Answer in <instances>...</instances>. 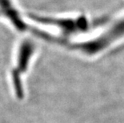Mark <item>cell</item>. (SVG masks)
Wrapping results in <instances>:
<instances>
[{
  "label": "cell",
  "instance_id": "obj_3",
  "mask_svg": "<svg viewBox=\"0 0 124 123\" xmlns=\"http://www.w3.org/2000/svg\"><path fill=\"white\" fill-rule=\"evenodd\" d=\"M0 7L7 15V17L11 21L12 24L17 29L19 30H25L27 29V25L21 19L18 11H16V10L13 7L10 0H0Z\"/></svg>",
  "mask_w": 124,
  "mask_h": 123
},
{
  "label": "cell",
  "instance_id": "obj_2",
  "mask_svg": "<svg viewBox=\"0 0 124 123\" xmlns=\"http://www.w3.org/2000/svg\"><path fill=\"white\" fill-rule=\"evenodd\" d=\"M31 16L38 22L57 26L63 32L67 34L82 32V31L88 30L90 26H91L89 21L84 17H80L77 19H54L40 18L36 16V15H31Z\"/></svg>",
  "mask_w": 124,
  "mask_h": 123
},
{
  "label": "cell",
  "instance_id": "obj_1",
  "mask_svg": "<svg viewBox=\"0 0 124 123\" xmlns=\"http://www.w3.org/2000/svg\"><path fill=\"white\" fill-rule=\"evenodd\" d=\"M34 52V45L31 41L23 42L19 48L18 56V66L12 71V81L15 94L17 97L22 98L23 97V90L21 83L20 74L24 73L28 66L31 55Z\"/></svg>",
  "mask_w": 124,
  "mask_h": 123
}]
</instances>
